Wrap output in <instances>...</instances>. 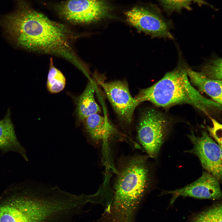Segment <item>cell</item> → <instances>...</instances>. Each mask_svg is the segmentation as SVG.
Returning <instances> with one entry per match:
<instances>
[{"instance_id": "8992f818", "label": "cell", "mask_w": 222, "mask_h": 222, "mask_svg": "<svg viewBox=\"0 0 222 222\" xmlns=\"http://www.w3.org/2000/svg\"><path fill=\"white\" fill-rule=\"evenodd\" d=\"M187 136L192 143L193 148L186 150V152L196 155L203 168L219 181L222 176V148L205 130L202 132L200 136L195 134L191 131Z\"/></svg>"}, {"instance_id": "5bb4252c", "label": "cell", "mask_w": 222, "mask_h": 222, "mask_svg": "<svg viewBox=\"0 0 222 222\" xmlns=\"http://www.w3.org/2000/svg\"><path fill=\"white\" fill-rule=\"evenodd\" d=\"M66 83L64 75L54 66L52 58H50L47 83V90L51 93H58L64 88Z\"/></svg>"}, {"instance_id": "e0dca14e", "label": "cell", "mask_w": 222, "mask_h": 222, "mask_svg": "<svg viewBox=\"0 0 222 222\" xmlns=\"http://www.w3.org/2000/svg\"><path fill=\"white\" fill-rule=\"evenodd\" d=\"M200 72L210 79L222 80L221 59L214 60L204 65Z\"/></svg>"}, {"instance_id": "4fadbf2b", "label": "cell", "mask_w": 222, "mask_h": 222, "mask_svg": "<svg viewBox=\"0 0 222 222\" xmlns=\"http://www.w3.org/2000/svg\"><path fill=\"white\" fill-rule=\"evenodd\" d=\"M95 84L92 79L82 93L76 99V112L79 120L83 121L88 116L101 111L94 97Z\"/></svg>"}, {"instance_id": "8fae6325", "label": "cell", "mask_w": 222, "mask_h": 222, "mask_svg": "<svg viewBox=\"0 0 222 222\" xmlns=\"http://www.w3.org/2000/svg\"><path fill=\"white\" fill-rule=\"evenodd\" d=\"M85 128L94 142L101 140L106 142L117 130L107 118L95 113L87 117L84 121Z\"/></svg>"}, {"instance_id": "ac0fdd59", "label": "cell", "mask_w": 222, "mask_h": 222, "mask_svg": "<svg viewBox=\"0 0 222 222\" xmlns=\"http://www.w3.org/2000/svg\"><path fill=\"white\" fill-rule=\"evenodd\" d=\"M212 120L213 127H208V130L211 136L222 148L221 125L215 120L212 119Z\"/></svg>"}, {"instance_id": "3957f363", "label": "cell", "mask_w": 222, "mask_h": 222, "mask_svg": "<svg viewBox=\"0 0 222 222\" xmlns=\"http://www.w3.org/2000/svg\"><path fill=\"white\" fill-rule=\"evenodd\" d=\"M134 97L139 104L149 101L164 108L187 104L206 113L221 108V105L204 97L192 86L186 69L180 66L166 73L152 86L141 89Z\"/></svg>"}, {"instance_id": "277c9868", "label": "cell", "mask_w": 222, "mask_h": 222, "mask_svg": "<svg viewBox=\"0 0 222 222\" xmlns=\"http://www.w3.org/2000/svg\"><path fill=\"white\" fill-rule=\"evenodd\" d=\"M167 119L160 112L149 108L141 116L137 129L139 142L151 158L158 155L165 138Z\"/></svg>"}, {"instance_id": "5b68a950", "label": "cell", "mask_w": 222, "mask_h": 222, "mask_svg": "<svg viewBox=\"0 0 222 222\" xmlns=\"http://www.w3.org/2000/svg\"><path fill=\"white\" fill-rule=\"evenodd\" d=\"M59 12L72 23L87 24L106 17L111 9L102 0H69L61 4Z\"/></svg>"}, {"instance_id": "6da1fadb", "label": "cell", "mask_w": 222, "mask_h": 222, "mask_svg": "<svg viewBox=\"0 0 222 222\" xmlns=\"http://www.w3.org/2000/svg\"><path fill=\"white\" fill-rule=\"evenodd\" d=\"M75 205L58 187L23 188L0 198V222H72Z\"/></svg>"}, {"instance_id": "7a4b0ae2", "label": "cell", "mask_w": 222, "mask_h": 222, "mask_svg": "<svg viewBox=\"0 0 222 222\" xmlns=\"http://www.w3.org/2000/svg\"><path fill=\"white\" fill-rule=\"evenodd\" d=\"M147 158L134 156L122 166L115 182L110 204L98 219L99 222H134L151 183Z\"/></svg>"}, {"instance_id": "9a60e30c", "label": "cell", "mask_w": 222, "mask_h": 222, "mask_svg": "<svg viewBox=\"0 0 222 222\" xmlns=\"http://www.w3.org/2000/svg\"><path fill=\"white\" fill-rule=\"evenodd\" d=\"M165 10L168 13L175 11L179 12L182 9L191 10L192 2L201 6L205 5L213 8L212 6L203 0H159Z\"/></svg>"}, {"instance_id": "2e32d148", "label": "cell", "mask_w": 222, "mask_h": 222, "mask_svg": "<svg viewBox=\"0 0 222 222\" xmlns=\"http://www.w3.org/2000/svg\"><path fill=\"white\" fill-rule=\"evenodd\" d=\"M192 222H222V205H217L197 215Z\"/></svg>"}, {"instance_id": "9c48e42d", "label": "cell", "mask_w": 222, "mask_h": 222, "mask_svg": "<svg viewBox=\"0 0 222 222\" xmlns=\"http://www.w3.org/2000/svg\"><path fill=\"white\" fill-rule=\"evenodd\" d=\"M219 181L206 171L194 182L182 188L173 190H164L162 195H171L170 204H173L179 196L199 199H219L222 196Z\"/></svg>"}, {"instance_id": "30bf717a", "label": "cell", "mask_w": 222, "mask_h": 222, "mask_svg": "<svg viewBox=\"0 0 222 222\" xmlns=\"http://www.w3.org/2000/svg\"><path fill=\"white\" fill-rule=\"evenodd\" d=\"M0 150L17 152L26 160H27L25 150L17 138L9 109L4 117L0 121Z\"/></svg>"}, {"instance_id": "52a82bcc", "label": "cell", "mask_w": 222, "mask_h": 222, "mask_svg": "<svg viewBox=\"0 0 222 222\" xmlns=\"http://www.w3.org/2000/svg\"><path fill=\"white\" fill-rule=\"evenodd\" d=\"M156 9L135 6L125 13L126 20L141 32L152 37L170 39L173 36L170 32L169 23Z\"/></svg>"}, {"instance_id": "7c38bea8", "label": "cell", "mask_w": 222, "mask_h": 222, "mask_svg": "<svg viewBox=\"0 0 222 222\" xmlns=\"http://www.w3.org/2000/svg\"><path fill=\"white\" fill-rule=\"evenodd\" d=\"M191 83L199 90L210 96L213 101L222 104V80H212L203 75L200 72L191 69H186Z\"/></svg>"}, {"instance_id": "ba28073f", "label": "cell", "mask_w": 222, "mask_h": 222, "mask_svg": "<svg viewBox=\"0 0 222 222\" xmlns=\"http://www.w3.org/2000/svg\"><path fill=\"white\" fill-rule=\"evenodd\" d=\"M98 81L118 117L126 123H130L134 111L139 103L131 96L127 82L121 80Z\"/></svg>"}]
</instances>
